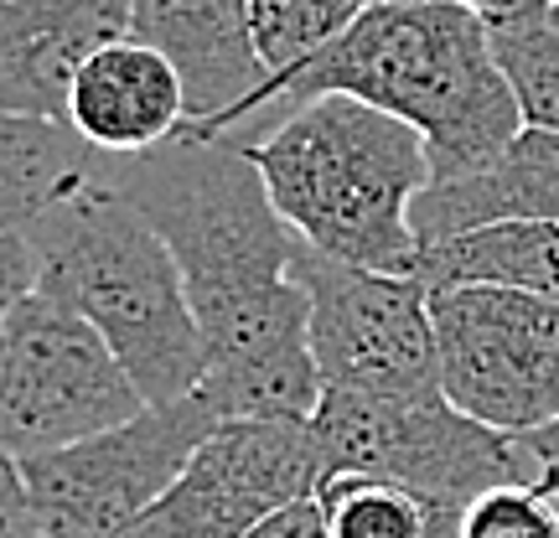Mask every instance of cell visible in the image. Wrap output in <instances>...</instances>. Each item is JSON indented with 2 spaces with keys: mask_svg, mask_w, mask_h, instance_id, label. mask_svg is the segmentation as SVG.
<instances>
[{
  "mask_svg": "<svg viewBox=\"0 0 559 538\" xmlns=\"http://www.w3.org/2000/svg\"><path fill=\"white\" fill-rule=\"evenodd\" d=\"M104 160L109 156L88 151L68 124L0 109V228H26L47 207L83 192Z\"/></svg>",
  "mask_w": 559,
  "mask_h": 538,
  "instance_id": "obj_16",
  "label": "cell"
},
{
  "mask_svg": "<svg viewBox=\"0 0 559 538\" xmlns=\"http://www.w3.org/2000/svg\"><path fill=\"white\" fill-rule=\"evenodd\" d=\"M109 181L171 249L198 321L296 279L300 239L243 145L177 135L145 156L109 160Z\"/></svg>",
  "mask_w": 559,
  "mask_h": 538,
  "instance_id": "obj_4",
  "label": "cell"
},
{
  "mask_svg": "<svg viewBox=\"0 0 559 538\" xmlns=\"http://www.w3.org/2000/svg\"><path fill=\"white\" fill-rule=\"evenodd\" d=\"M440 394L498 435L559 419V306L513 290H436Z\"/></svg>",
  "mask_w": 559,
  "mask_h": 538,
  "instance_id": "obj_8",
  "label": "cell"
},
{
  "mask_svg": "<svg viewBox=\"0 0 559 538\" xmlns=\"http://www.w3.org/2000/svg\"><path fill=\"white\" fill-rule=\"evenodd\" d=\"M362 11L368 5L358 0H249V32H254V47H260L275 88L296 79L306 62H317Z\"/></svg>",
  "mask_w": 559,
  "mask_h": 538,
  "instance_id": "obj_19",
  "label": "cell"
},
{
  "mask_svg": "<svg viewBox=\"0 0 559 538\" xmlns=\"http://www.w3.org/2000/svg\"><path fill=\"white\" fill-rule=\"evenodd\" d=\"M311 435L326 477L389 481L456 523L472 502L498 487H534L519 440L466 419L445 394L368 399L326 388Z\"/></svg>",
  "mask_w": 559,
  "mask_h": 538,
  "instance_id": "obj_5",
  "label": "cell"
},
{
  "mask_svg": "<svg viewBox=\"0 0 559 538\" xmlns=\"http://www.w3.org/2000/svg\"><path fill=\"white\" fill-rule=\"evenodd\" d=\"M555 502H559V498H555Z\"/></svg>",
  "mask_w": 559,
  "mask_h": 538,
  "instance_id": "obj_28",
  "label": "cell"
},
{
  "mask_svg": "<svg viewBox=\"0 0 559 538\" xmlns=\"http://www.w3.org/2000/svg\"><path fill=\"white\" fill-rule=\"evenodd\" d=\"M472 5L481 21H498V16H523V11H539V5H559V0H461Z\"/></svg>",
  "mask_w": 559,
  "mask_h": 538,
  "instance_id": "obj_25",
  "label": "cell"
},
{
  "mask_svg": "<svg viewBox=\"0 0 559 538\" xmlns=\"http://www.w3.org/2000/svg\"><path fill=\"white\" fill-rule=\"evenodd\" d=\"M0 239H5V228H0Z\"/></svg>",
  "mask_w": 559,
  "mask_h": 538,
  "instance_id": "obj_27",
  "label": "cell"
},
{
  "mask_svg": "<svg viewBox=\"0 0 559 538\" xmlns=\"http://www.w3.org/2000/svg\"><path fill=\"white\" fill-rule=\"evenodd\" d=\"M456 538H559V502L544 487H498L461 513Z\"/></svg>",
  "mask_w": 559,
  "mask_h": 538,
  "instance_id": "obj_20",
  "label": "cell"
},
{
  "mask_svg": "<svg viewBox=\"0 0 559 538\" xmlns=\"http://www.w3.org/2000/svg\"><path fill=\"white\" fill-rule=\"evenodd\" d=\"M487 37H492L502 79L519 99L523 130L559 135V5L487 21Z\"/></svg>",
  "mask_w": 559,
  "mask_h": 538,
  "instance_id": "obj_17",
  "label": "cell"
},
{
  "mask_svg": "<svg viewBox=\"0 0 559 538\" xmlns=\"http://www.w3.org/2000/svg\"><path fill=\"white\" fill-rule=\"evenodd\" d=\"M120 37L130 0H0V109L68 124L79 68Z\"/></svg>",
  "mask_w": 559,
  "mask_h": 538,
  "instance_id": "obj_12",
  "label": "cell"
},
{
  "mask_svg": "<svg viewBox=\"0 0 559 538\" xmlns=\"http://www.w3.org/2000/svg\"><path fill=\"white\" fill-rule=\"evenodd\" d=\"M145 409L109 342L73 306L41 290L21 300L0 352V451L37 461L120 430Z\"/></svg>",
  "mask_w": 559,
  "mask_h": 538,
  "instance_id": "obj_6",
  "label": "cell"
},
{
  "mask_svg": "<svg viewBox=\"0 0 559 538\" xmlns=\"http://www.w3.org/2000/svg\"><path fill=\"white\" fill-rule=\"evenodd\" d=\"M37 290L73 306L120 358L145 404L192 399L207 379V342L171 249L115 192L109 160L83 192L26 228Z\"/></svg>",
  "mask_w": 559,
  "mask_h": 538,
  "instance_id": "obj_2",
  "label": "cell"
},
{
  "mask_svg": "<svg viewBox=\"0 0 559 538\" xmlns=\"http://www.w3.org/2000/svg\"><path fill=\"white\" fill-rule=\"evenodd\" d=\"M37 290V260H32V243L21 228H5L0 239V352H5V332H11V316L16 306Z\"/></svg>",
  "mask_w": 559,
  "mask_h": 538,
  "instance_id": "obj_21",
  "label": "cell"
},
{
  "mask_svg": "<svg viewBox=\"0 0 559 538\" xmlns=\"http://www.w3.org/2000/svg\"><path fill=\"white\" fill-rule=\"evenodd\" d=\"M249 538H326V518H321V502H296L275 518H264Z\"/></svg>",
  "mask_w": 559,
  "mask_h": 538,
  "instance_id": "obj_24",
  "label": "cell"
},
{
  "mask_svg": "<svg viewBox=\"0 0 559 538\" xmlns=\"http://www.w3.org/2000/svg\"><path fill=\"white\" fill-rule=\"evenodd\" d=\"M213 430L218 415L202 404V394H192L181 404H151L140 419L83 445L21 461L32 518L47 538L124 534L140 513H151L177 487Z\"/></svg>",
  "mask_w": 559,
  "mask_h": 538,
  "instance_id": "obj_7",
  "label": "cell"
},
{
  "mask_svg": "<svg viewBox=\"0 0 559 538\" xmlns=\"http://www.w3.org/2000/svg\"><path fill=\"white\" fill-rule=\"evenodd\" d=\"M409 279L436 290H513L559 306V223H492L419 249Z\"/></svg>",
  "mask_w": 559,
  "mask_h": 538,
  "instance_id": "obj_15",
  "label": "cell"
},
{
  "mask_svg": "<svg viewBox=\"0 0 559 538\" xmlns=\"http://www.w3.org/2000/svg\"><path fill=\"white\" fill-rule=\"evenodd\" d=\"M0 538H47L32 518L26 502V481H21V461L11 451H0Z\"/></svg>",
  "mask_w": 559,
  "mask_h": 538,
  "instance_id": "obj_22",
  "label": "cell"
},
{
  "mask_svg": "<svg viewBox=\"0 0 559 538\" xmlns=\"http://www.w3.org/2000/svg\"><path fill=\"white\" fill-rule=\"evenodd\" d=\"M296 285L311 300V352L326 388L368 399L440 394L436 321L419 279L321 260L300 243Z\"/></svg>",
  "mask_w": 559,
  "mask_h": 538,
  "instance_id": "obj_9",
  "label": "cell"
},
{
  "mask_svg": "<svg viewBox=\"0 0 559 538\" xmlns=\"http://www.w3.org/2000/svg\"><path fill=\"white\" fill-rule=\"evenodd\" d=\"M68 130L109 160L145 156L187 130V88L151 41L99 47L68 88Z\"/></svg>",
  "mask_w": 559,
  "mask_h": 538,
  "instance_id": "obj_13",
  "label": "cell"
},
{
  "mask_svg": "<svg viewBox=\"0 0 559 538\" xmlns=\"http://www.w3.org/2000/svg\"><path fill=\"white\" fill-rule=\"evenodd\" d=\"M317 502L326 518V538H456L461 528L415 492L373 477H326Z\"/></svg>",
  "mask_w": 559,
  "mask_h": 538,
  "instance_id": "obj_18",
  "label": "cell"
},
{
  "mask_svg": "<svg viewBox=\"0 0 559 538\" xmlns=\"http://www.w3.org/2000/svg\"><path fill=\"white\" fill-rule=\"evenodd\" d=\"M373 104L419 130L436 181L472 177L523 135L519 99L492 58L487 21L461 0H379L342 32L317 62L270 94L228 145H254L290 109L311 99Z\"/></svg>",
  "mask_w": 559,
  "mask_h": 538,
  "instance_id": "obj_1",
  "label": "cell"
},
{
  "mask_svg": "<svg viewBox=\"0 0 559 538\" xmlns=\"http://www.w3.org/2000/svg\"><path fill=\"white\" fill-rule=\"evenodd\" d=\"M326 481L311 425H218L166 498L115 538H249Z\"/></svg>",
  "mask_w": 559,
  "mask_h": 538,
  "instance_id": "obj_10",
  "label": "cell"
},
{
  "mask_svg": "<svg viewBox=\"0 0 559 538\" xmlns=\"http://www.w3.org/2000/svg\"><path fill=\"white\" fill-rule=\"evenodd\" d=\"M270 202L311 254L379 275L419 260L415 202L436 181L430 145L373 104L311 99L249 145Z\"/></svg>",
  "mask_w": 559,
  "mask_h": 538,
  "instance_id": "obj_3",
  "label": "cell"
},
{
  "mask_svg": "<svg viewBox=\"0 0 559 538\" xmlns=\"http://www.w3.org/2000/svg\"><path fill=\"white\" fill-rule=\"evenodd\" d=\"M523 456H528V471H534V487H544L549 498H559V419L544 425L534 435H519Z\"/></svg>",
  "mask_w": 559,
  "mask_h": 538,
  "instance_id": "obj_23",
  "label": "cell"
},
{
  "mask_svg": "<svg viewBox=\"0 0 559 538\" xmlns=\"http://www.w3.org/2000/svg\"><path fill=\"white\" fill-rule=\"evenodd\" d=\"M492 223H559V135L523 130L492 166L430 181L415 202L419 249L451 243Z\"/></svg>",
  "mask_w": 559,
  "mask_h": 538,
  "instance_id": "obj_14",
  "label": "cell"
},
{
  "mask_svg": "<svg viewBox=\"0 0 559 538\" xmlns=\"http://www.w3.org/2000/svg\"><path fill=\"white\" fill-rule=\"evenodd\" d=\"M358 5H379V0H358Z\"/></svg>",
  "mask_w": 559,
  "mask_h": 538,
  "instance_id": "obj_26",
  "label": "cell"
},
{
  "mask_svg": "<svg viewBox=\"0 0 559 538\" xmlns=\"http://www.w3.org/2000/svg\"><path fill=\"white\" fill-rule=\"evenodd\" d=\"M130 37L151 41L187 88V130L198 140H234L270 99L249 0H130Z\"/></svg>",
  "mask_w": 559,
  "mask_h": 538,
  "instance_id": "obj_11",
  "label": "cell"
}]
</instances>
